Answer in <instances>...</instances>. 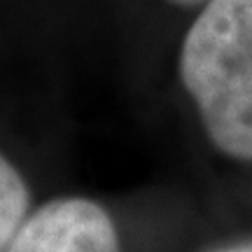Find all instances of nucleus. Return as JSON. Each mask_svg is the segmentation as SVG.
<instances>
[{
	"label": "nucleus",
	"mask_w": 252,
	"mask_h": 252,
	"mask_svg": "<svg viewBox=\"0 0 252 252\" xmlns=\"http://www.w3.org/2000/svg\"><path fill=\"white\" fill-rule=\"evenodd\" d=\"M180 80L210 143L252 161V0H208L182 40Z\"/></svg>",
	"instance_id": "f257e3e1"
},
{
	"label": "nucleus",
	"mask_w": 252,
	"mask_h": 252,
	"mask_svg": "<svg viewBox=\"0 0 252 252\" xmlns=\"http://www.w3.org/2000/svg\"><path fill=\"white\" fill-rule=\"evenodd\" d=\"M5 252H122L108 210L82 196L52 198L26 217Z\"/></svg>",
	"instance_id": "f03ea898"
},
{
	"label": "nucleus",
	"mask_w": 252,
	"mask_h": 252,
	"mask_svg": "<svg viewBox=\"0 0 252 252\" xmlns=\"http://www.w3.org/2000/svg\"><path fill=\"white\" fill-rule=\"evenodd\" d=\"M31 208V191L24 175L0 152V252H5L26 222Z\"/></svg>",
	"instance_id": "7ed1b4c3"
},
{
	"label": "nucleus",
	"mask_w": 252,
	"mask_h": 252,
	"mask_svg": "<svg viewBox=\"0 0 252 252\" xmlns=\"http://www.w3.org/2000/svg\"><path fill=\"white\" fill-rule=\"evenodd\" d=\"M210 252H252V241H241V243H231V245H222L215 248Z\"/></svg>",
	"instance_id": "20e7f679"
},
{
	"label": "nucleus",
	"mask_w": 252,
	"mask_h": 252,
	"mask_svg": "<svg viewBox=\"0 0 252 252\" xmlns=\"http://www.w3.org/2000/svg\"><path fill=\"white\" fill-rule=\"evenodd\" d=\"M173 5H182V7H191V5H201V2H208V0H168Z\"/></svg>",
	"instance_id": "39448f33"
}]
</instances>
